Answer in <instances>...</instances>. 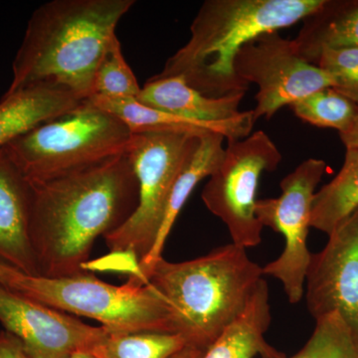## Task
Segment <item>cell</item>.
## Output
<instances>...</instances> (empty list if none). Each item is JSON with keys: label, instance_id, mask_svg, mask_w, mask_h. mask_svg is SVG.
Returning <instances> with one entry per match:
<instances>
[{"label": "cell", "instance_id": "6da1fadb", "mask_svg": "<svg viewBox=\"0 0 358 358\" xmlns=\"http://www.w3.org/2000/svg\"><path fill=\"white\" fill-rule=\"evenodd\" d=\"M29 183V235L42 277L86 272L96 238L117 229L138 203V179L128 154Z\"/></svg>", "mask_w": 358, "mask_h": 358}, {"label": "cell", "instance_id": "7a4b0ae2", "mask_svg": "<svg viewBox=\"0 0 358 358\" xmlns=\"http://www.w3.org/2000/svg\"><path fill=\"white\" fill-rule=\"evenodd\" d=\"M134 0H53L40 6L13 60L6 94L50 84L82 101L93 96L98 66Z\"/></svg>", "mask_w": 358, "mask_h": 358}, {"label": "cell", "instance_id": "3957f363", "mask_svg": "<svg viewBox=\"0 0 358 358\" xmlns=\"http://www.w3.org/2000/svg\"><path fill=\"white\" fill-rule=\"evenodd\" d=\"M326 0H206L190 26V38L167 59L157 78L180 77L208 98L246 94L235 59L260 35L303 21Z\"/></svg>", "mask_w": 358, "mask_h": 358}, {"label": "cell", "instance_id": "277c9868", "mask_svg": "<svg viewBox=\"0 0 358 358\" xmlns=\"http://www.w3.org/2000/svg\"><path fill=\"white\" fill-rule=\"evenodd\" d=\"M263 268L233 243L185 262L160 259L148 282L173 307L178 334L207 352L243 312Z\"/></svg>", "mask_w": 358, "mask_h": 358}, {"label": "cell", "instance_id": "5b68a950", "mask_svg": "<svg viewBox=\"0 0 358 358\" xmlns=\"http://www.w3.org/2000/svg\"><path fill=\"white\" fill-rule=\"evenodd\" d=\"M6 287L47 307L95 320L110 333L178 334L171 303L138 278L115 286L87 272L49 278L15 271Z\"/></svg>", "mask_w": 358, "mask_h": 358}, {"label": "cell", "instance_id": "8992f818", "mask_svg": "<svg viewBox=\"0 0 358 358\" xmlns=\"http://www.w3.org/2000/svg\"><path fill=\"white\" fill-rule=\"evenodd\" d=\"M133 136L122 120L87 100L6 148L29 182H42L128 154Z\"/></svg>", "mask_w": 358, "mask_h": 358}, {"label": "cell", "instance_id": "52a82bcc", "mask_svg": "<svg viewBox=\"0 0 358 358\" xmlns=\"http://www.w3.org/2000/svg\"><path fill=\"white\" fill-rule=\"evenodd\" d=\"M199 136L134 134L128 155L138 179V203L121 226L106 235L110 252H129L141 262L152 251L174 182Z\"/></svg>", "mask_w": 358, "mask_h": 358}, {"label": "cell", "instance_id": "ba28073f", "mask_svg": "<svg viewBox=\"0 0 358 358\" xmlns=\"http://www.w3.org/2000/svg\"><path fill=\"white\" fill-rule=\"evenodd\" d=\"M281 162L279 148L265 131L228 141L201 196L208 210L227 226L233 244L247 249L262 241L264 227L255 214L259 179Z\"/></svg>", "mask_w": 358, "mask_h": 358}, {"label": "cell", "instance_id": "9c48e42d", "mask_svg": "<svg viewBox=\"0 0 358 358\" xmlns=\"http://www.w3.org/2000/svg\"><path fill=\"white\" fill-rule=\"evenodd\" d=\"M327 169L324 160H305L282 179L281 196L257 200L255 214L259 222L285 238L284 251L277 260L263 268V274L282 282L291 303H298L305 293L306 275L312 255L307 238L313 197Z\"/></svg>", "mask_w": 358, "mask_h": 358}, {"label": "cell", "instance_id": "30bf717a", "mask_svg": "<svg viewBox=\"0 0 358 358\" xmlns=\"http://www.w3.org/2000/svg\"><path fill=\"white\" fill-rule=\"evenodd\" d=\"M238 77L256 84L255 121L274 117L278 110L315 92L333 86L331 77L301 55L294 40L268 32L251 40L235 59Z\"/></svg>", "mask_w": 358, "mask_h": 358}, {"label": "cell", "instance_id": "8fae6325", "mask_svg": "<svg viewBox=\"0 0 358 358\" xmlns=\"http://www.w3.org/2000/svg\"><path fill=\"white\" fill-rule=\"evenodd\" d=\"M307 306L315 320L338 312L358 338V207L312 253L307 275Z\"/></svg>", "mask_w": 358, "mask_h": 358}, {"label": "cell", "instance_id": "7c38bea8", "mask_svg": "<svg viewBox=\"0 0 358 358\" xmlns=\"http://www.w3.org/2000/svg\"><path fill=\"white\" fill-rule=\"evenodd\" d=\"M0 322L32 358H70L109 333L47 307L0 284Z\"/></svg>", "mask_w": 358, "mask_h": 358}, {"label": "cell", "instance_id": "4fadbf2b", "mask_svg": "<svg viewBox=\"0 0 358 358\" xmlns=\"http://www.w3.org/2000/svg\"><path fill=\"white\" fill-rule=\"evenodd\" d=\"M30 183L11 159L0 150V263L23 274L39 275L29 235Z\"/></svg>", "mask_w": 358, "mask_h": 358}, {"label": "cell", "instance_id": "5bb4252c", "mask_svg": "<svg viewBox=\"0 0 358 358\" xmlns=\"http://www.w3.org/2000/svg\"><path fill=\"white\" fill-rule=\"evenodd\" d=\"M244 96L237 94L208 98L188 86L182 78L152 77L141 88L136 100L148 107L192 121L226 124L245 115L239 109Z\"/></svg>", "mask_w": 358, "mask_h": 358}, {"label": "cell", "instance_id": "9a60e30c", "mask_svg": "<svg viewBox=\"0 0 358 358\" xmlns=\"http://www.w3.org/2000/svg\"><path fill=\"white\" fill-rule=\"evenodd\" d=\"M89 102L96 107L112 113L128 126L133 134L145 133H180L222 134L228 141L241 140L251 134L255 119L253 110H247L243 117L226 124H206L192 121L154 109L138 102L136 99H110L94 96Z\"/></svg>", "mask_w": 358, "mask_h": 358}, {"label": "cell", "instance_id": "2e32d148", "mask_svg": "<svg viewBox=\"0 0 358 358\" xmlns=\"http://www.w3.org/2000/svg\"><path fill=\"white\" fill-rule=\"evenodd\" d=\"M84 101L61 87L38 84L0 101V150L20 136L76 109Z\"/></svg>", "mask_w": 358, "mask_h": 358}, {"label": "cell", "instance_id": "e0dca14e", "mask_svg": "<svg viewBox=\"0 0 358 358\" xmlns=\"http://www.w3.org/2000/svg\"><path fill=\"white\" fill-rule=\"evenodd\" d=\"M225 138L217 133L200 134L192 152L188 155L180 173L174 182L169 196L164 222L152 251L140 262L141 274L148 281L152 268L162 258V253L169 233L188 197L200 181L209 178L223 159Z\"/></svg>", "mask_w": 358, "mask_h": 358}, {"label": "cell", "instance_id": "ac0fdd59", "mask_svg": "<svg viewBox=\"0 0 358 358\" xmlns=\"http://www.w3.org/2000/svg\"><path fill=\"white\" fill-rule=\"evenodd\" d=\"M272 315L266 280L261 279L243 312L224 329L202 358H285L284 353L268 345L265 334Z\"/></svg>", "mask_w": 358, "mask_h": 358}, {"label": "cell", "instance_id": "d6986e66", "mask_svg": "<svg viewBox=\"0 0 358 358\" xmlns=\"http://www.w3.org/2000/svg\"><path fill=\"white\" fill-rule=\"evenodd\" d=\"M294 41L303 58L313 64L322 48L358 47V0H326L319 10L303 20Z\"/></svg>", "mask_w": 358, "mask_h": 358}, {"label": "cell", "instance_id": "ffe728a7", "mask_svg": "<svg viewBox=\"0 0 358 358\" xmlns=\"http://www.w3.org/2000/svg\"><path fill=\"white\" fill-rule=\"evenodd\" d=\"M358 207V150L346 148L341 171L313 197L310 227L327 235Z\"/></svg>", "mask_w": 358, "mask_h": 358}, {"label": "cell", "instance_id": "44dd1931", "mask_svg": "<svg viewBox=\"0 0 358 358\" xmlns=\"http://www.w3.org/2000/svg\"><path fill=\"white\" fill-rule=\"evenodd\" d=\"M187 345L179 334L109 331L92 350L99 358H171Z\"/></svg>", "mask_w": 358, "mask_h": 358}, {"label": "cell", "instance_id": "7402d4cb", "mask_svg": "<svg viewBox=\"0 0 358 358\" xmlns=\"http://www.w3.org/2000/svg\"><path fill=\"white\" fill-rule=\"evenodd\" d=\"M301 121L317 128L334 129L345 133L352 126L358 105L329 87L315 92L289 106Z\"/></svg>", "mask_w": 358, "mask_h": 358}, {"label": "cell", "instance_id": "603a6c76", "mask_svg": "<svg viewBox=\"0 0 358 358\" xmlns=\"http://www.w3.org/2000/svg\"><path fill=\"white\" fill-rule=\"evenodd\" d=\"M315 322V331L300 352L285 358H358V338L338 312Z\"/></svg>", "mask_w": 358, "mask_h": 358}, {"label": "cell", "instance_id": "cb8c5ba5", "mask_svg": "<svg viewBox=\"0 0 358 358\" xmlns=\"http://www.w3.org/2000/svg\"><path fill=\"white\" fill-rule=\"evenodd\" d=\"M141 90L138 80L122 55L121 43L115 36L96 69L92 96L136 99Z\"/></svg>", "mask_w": 358, "mask_h": 358}, {"label": "cell", "instance_id": "d4e9b609", "mask_svg": "<svg viewBox=\"0 0 358 358\" xmlns=\"http://www.w3.org/2000/svg\"><path fill=\"white\" fill-rule=\"evenodd\" d=\"M313 64L329 75L331 88L358 105V47L322 48Z\"/></svg>", "mask_w": 358, "mask_h": 358}, {"label": "cell", "instance_id": "484cf974", "mask_svg": "<svg viewBox=\"0 0 358 358\" xmlns=\"http://www.w3.org/2000/svg\"><path fill=\"white\" fill-rule=\"evenodd\" d=\"M0 358H32L26 352L20 339L3 331L0 333Z\"/></svg>", "mask_w": 358, "mask_h": 358}, {"label": "cell", "instance_id": "4316f807", "mask_svg": "<svg viewBox=\"0 0 358 358\" xmlns=\"http://www.w3.org/2000/svg\"><path fill=\"white\" fill-rule=\"evenodd\" d=\"M339 136L346 148H357L358 150V112L350 128L345 133L339 134Z\"/></svg>", "mask_w": 358, "mask_h": 358}, {"label": "cell", "instance_id": "83f0119b", "mask_svg": "<svg viewBox=\"0 0 358 358\" xmlns=\"http://www.w3.org/2000/svg\"><path fill=\"white\" fill-rule=\"evenodd\" d=\"M205 352H206L205 350H200L195 346L187 345L171 358H202Z\"/></svg>", "mask_w": 358, "mask_h": 358}, {"label": "cell", "instance_id": "f1b7e54d", "mask_svg": "<svg viewBox=\"0 0 358 358\" xmlns=\"http://www.w3.org/2000/svg\"><path fill=\"white\" fill-rule=\"evenodd\" d=\"M70 358H99L96 357L95 352H93L91 348H85V350H78V352L73 353L72 357Z\"/></svg>", "mask_w": 358, "mask_h": 358}, {"label": "cell", "instance_id": "f546056e", "mask_svg": "<svg viewBox=\"0 0 358 358\" xmlns=\"http://www.w3.org/2000/svg\"><path fill=\"white\" fill-rule=\"evenodd\" d=\"M13 268L10 266L6 265V264L0 263V284L3 285L6 282Z\"/></svg>", "mask_w": 358, "mask_h": 358}]
</instances>
